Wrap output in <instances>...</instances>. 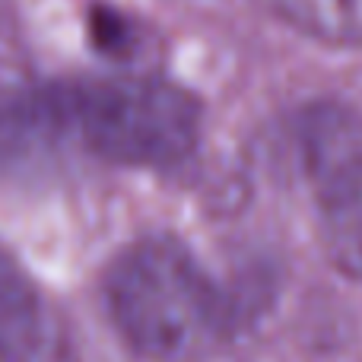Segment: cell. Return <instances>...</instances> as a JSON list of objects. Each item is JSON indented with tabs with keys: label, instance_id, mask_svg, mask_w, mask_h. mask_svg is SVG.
<instances>
[{
	"label": "cell",
	"instance_id": "cell-3",
	"mask_svg": "<svg viewBox=\"0 0 362 362\" xmlns=\"http://www.w3.org/2000/svg\"><path fill=\"white\" fill-rule=\"evenodd\" d=\"M302 153L327 257L362 280V121L344 108H318L302 127Z\"/></svg>",
	"mask_w": 362,
	"mask_h": 362
},
{
	"label": "cell",
	"instance_id": "cell-2",
	"mask_svg": "<svg viewBox=\"0 0 362 362\" xmlns=\"http://www.w3.org/2000/svg\"><path fill=\"white\" fill-rule=\"evenodd\" d=\"M67 86L76 150L131 169L178 165L197 146L204 112L187 89L156 76H95Z\"/></svg>",
	"mask_w": 362,
	"mask_h": 362
},
{
	"label": "cell",
	"instance_id": "cell-1",
	"mask_svg": "<svg viewBox=\"0 0 362 362\" xmlns=\"http://www.w3.org/2000/svg\"><path fill=\"white\" fill-rule=\"evenodd\" d=\"M105 305L115 331L144 362H210L232 331L216 283L169 235L137 238L112 257Z\"/></svg>",
	"mask_w": 362,
	"mask_h": 362
},
{
	"label": "cell",
	"instance_id": "cell-5",
	"mask_svg": "<svg viewBox=\"0 0 362 362\" xmlns=\"http://www.w3.org/2000/svg\"><path fill=\"white\" fill-rule=\"evenodd\" d=\"M42 337V299L29 274L0 248V362H32Z\"/></svg>",
	"mask_w": 362,
	"mask_h": 362
},
{
	"label": "cell",
	"instance_id": "cell-4",
	"mask_svg": "<svg viewBox=\"0 0 362 362\" xmlns=\"http://www.w3.org/2000/svg\"><path fill=\"white\" fill-rule=\"evenodd\" d=\"M76 150L67 86H16L0 93V175L35 178Z\"/></svg>",
	"mask_w": 362,
	"mask_h": 362
},
{
	"label": "cell",
	"instance_id": "cell-6",
	"mask_svg": "<svg viewBox=\"0 0 362 362\" xmlns=\"http://www.w3.org/2000/svg\"><path fill=\"white\" fill-rule=\"evenodd\" d=\"M280 23L331 48H362V0H261Z\"/></svg>",
	"mask_w": 362,
	"mask_h": 362
}]
</instances>
